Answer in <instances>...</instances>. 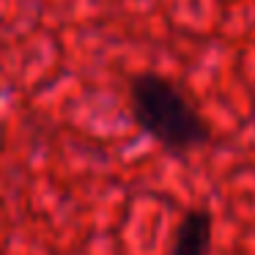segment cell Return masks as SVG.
Instances as JSON below:
<instances>
[{
	"mask_svg": "<svg viewBox=\"0 0 255 255\" xmlns=\"http://www.w3.org/2000/svg\"><path fill=\"white\" fill-rule=\"evenodd\" d=\"M129 107L137 129L167 154H187L211 140V129L173 80L140 72L129 83Z\"/></svg>",
	"mask_w": 255,
	"mask_h": 255,
	"instance_id": "1",
	"label": "cell"
},
{
	"mask_svg": "<svg viewBox=\"0 0 255 255\" xmlns=\"http://www.w3.org/2000/svg\"><path fill=\"white\" fill-rule=\"evenodd\" d=\"M170 255H211V214L206 209L184 211L173 233Z\"/></svg>",
	"mask_w": 255,
	"mask_h": 255,
	"instance_id": "2",
	"label": "cell"
}]
</instances>
